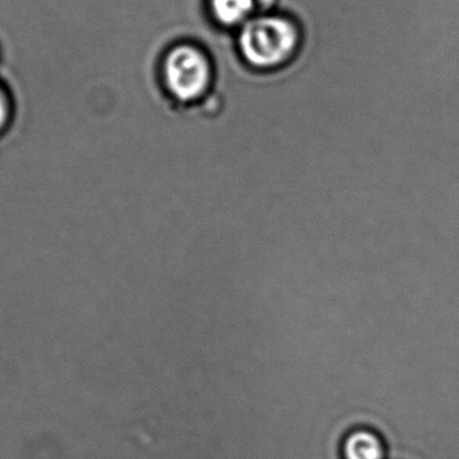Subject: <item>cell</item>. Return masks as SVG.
I'll return each instance as SVG.
<instances>
[{"label":"cell","mask_w":459,"mask_h":459,"mask_svg":"<svg viewBox=\"0 0 459 459\" xmlns=\"http://www.w3.org/2000/svg\"><path fill=\"white\" fill-rule=\"evenodd\" d=\"M299 35L293 23L280 16L254 19L243 27L240 51L256 67H273L293 54Z\"/></svg>","instance_id":"6da1fadb"},{"label":"cell","mask_w":459,"mask_h":459,"mask_svg":"<svg viewBox=\"0 0 459 459\" xmlns=\"http://www.w3.org/2000/svg\"><path fill=\"white\" fill-rule=\"evenodd\" d=\"M164 75L169 93L182 102L201 99L212 82L206 56L193 46H179L169 54Z\"/></svg>","instance_id":"7a4b0ae2"},{"label":"cell","mask_w":459,"mask_h":459,"mask_svg":"<svg viewBox=\"0 0 459 459\" xmlns=\"http://www.w3.org/2000/svg\"><path fill=\"white\" fill-rule=\"evenodd\" d=\"M345 459H385L382 442L369 431H355L344 442Z\"/></svg>","instance_id":"3957f363"},{"label":"cell","mask_w":459,"mask_h":459,"mask_svg":"<svg viewBox=\"0 0 459 459\" xmlns=\"http://www.w3.org/2000/svg\"><path fill=\"white\" fill-rule=\"evenodd\" d=\"M254 0H212V13L223 24H237L245 21L253 11Z\"/></svg>","instance_id":"277c9868"},{"label":"cell","mask_w":459,"mask_h":459,"mask_svg":"<svg viewBox=\"0 0 459 459\" xmlns=\"http://www.w3.org/2000/svg\"><path fill=\"white\" fill-rule=\"evenodd\" d=\"M11 118V104L4 89L0 86V134L7 128Z\"/></svg>","instance_id":"5b68a950"},{"label":"cell","mask_w":459,"mask_h":459,"mask_svg":"<svg viewBox=\"0 0 459 459\" xmlns=\"http://www.w3.org/2000/svg\"><path fill=\"white\" fill-rule=\"evenodd\" d=\"M254 2L258 3V4L262 5V7H269V5L272 4L274 0H254Z\"/></svg>","instance_id":"8992f818"}]
</instances>
